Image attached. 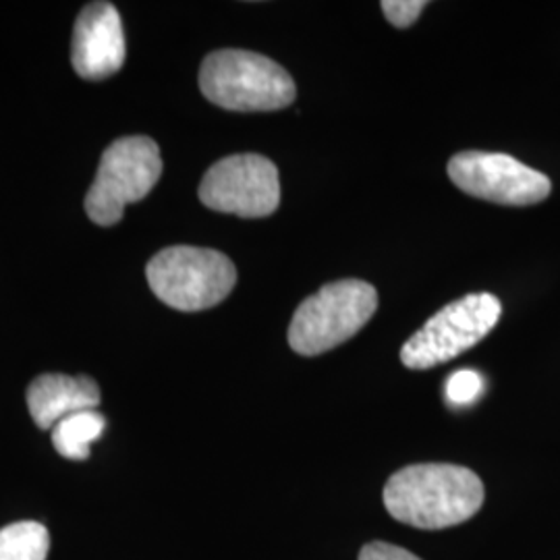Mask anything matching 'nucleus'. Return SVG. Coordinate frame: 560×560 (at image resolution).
<instances>
[{"label":"nucleus","instance_id":"1","mask_svg":"<svg viewBox=\"0 0 560 560\" xmlns=\"http://www.w3.org/2000/svg\"><path fill=\"white\" fill-rule=\"evenodd\" d=\"M480 478L453 463L409 465L386 481L382 501L393 520L418 529H444L471 520L483 504Z\"/></svg>","mask_w":560,"mask_h":560},{"label":"nucleus","instance_id":"2","mask_svg":"<svg viewBox=\"0 0 560 560\" xmlns=\"http://www.w3.org/2000/svg\"><path fill=\"white\" fill-rule=\"evenodd\" d=\"M200 90L212 104L235 113H272L298 98L295 81L279 62L237 48L203 59Z\"/></svg>","mask_w":560,"mask_h":560},{"label":"nucleus","instance_id":"3","mask_svg":"<svg viewBox=\"0 0 560 560\" xmlns=\"http://www.w3.org/2000/svg\"><path fill=\"white\" fill-rule=\"evenodd\" d=\"M378 307L376 289L358 279L324 284L301 303L289 326V345L295 353L314 358L355 337Z\"/></svg>","mask_w":560,"mask_h":560},{"label":"nucleus","instance_id":"4","mask_svg":"<svg viewBox=\"0 0 560 560\" xmlns=\"http://www.w3.org/2000/svg\"><path fill=\"white\" fill-rule=\"evenodd\" d=\"M154 295L173 310L201 312L231 295L237 282L235 264L208 247L175 245L159 252L145 268Z\"/></svg>","mask_w":560,"mask_h":560},{"label":"nucleus","instance_id":"5","mask_svg":"<svg viewBox=\"0 0 560 560\" xmlns=\"http://www.w3.org/2000/svg\"><path fill=\"white\" fill-rule=\"evenodd\" d=\"M162 175L161 148L143 136L113 141L102 154L94 185L85 196V212L101 226L122 219L129 203L143 200Z\"/></svg>","mask_w":560,"mask_h":560},{"label":"nucleus","instance_id":"6","mask_svg":"<svg viewBox=\"0 0 560 560\" xmlns=\"http://www.w3.org/2000/svg\"><path fill=\"white\" fill-rule=\"evenodd\" d=\"M501 300L492 293H471L444 305L400 349V361L409 370H430L459 358L476 347L499 324Z\"/></svg>","mask_w":560,"mask_h":560},{"label":"nucleus","instance_id":"7","mask_svg":"<svg viewBox=\"0 0 560 560\" xmlns=\"http://www.w3.org/2000/svg\"><path fill=\"white\" fill-rule=\"evenodd\" d=\"M200 200L210 210L241 219H264L280 203L279 168L260 154L226 156L208 168Z\"/></svg>","mask_w":560,"mask_h":560},{"label":"nucleus","instance_id":"8","mask_svg":"<svg viewBox=\"0 0 560 560\" xmlns=\"http://www.w3.org/2000/svg\"><path fill=\"white\" fill-rule=\"evenodd\" d=\"M448 177L463 194L501 206H532L546 200L552 183L532 166L497 152H460L448 161Z\"/></svg>","mask_w":560,"mask_h":560},{"label":"nucleus","instance_id":"9","mask_svg":"<svg viewBox=\"0 0 560 560\" xmlns=\"http://www.w3.org/2000/svg\"><path fill=\"white\" fill-rule=\"evenodd\" d=\"M127 44L119 11L110 2H90L75 21L71 60L83 80H106L125 62Z\"/></svg>","mask_w":560,"mask_h":560},{"label":"nucleus","instance_id":"10","mask_svg":"<svg viewBox=\"0 0 560 560\" xmlns=\"http://www.w3.org/2000/svg\"><path fill=\"white\" fill-rule=\"evenodd\" d=\"M101 388L88 376L42 374L27 388L30 416L42 430H52L67 416L96 409Z\"/></svg>","mask_w":560,"mask_h":560},{"label":"nucleus","instance_id":"11","mask_svg":"<svg viewBox=\"0 0 560 560\" xmlns=\"http://www.w3.org/2000/svg\"><path fill=\"white\" fill-rule=\"evenodd\" d=\"M106 428V418L96 409L67 416L52 428V444L60 457L85 460L92 442L98 441Z\"/></svg>","mask_w":560,"mask_h":560},{"label":"nucleus","instance_id":"12","mask_svg":"<svg viewBox=\"0 0 560 560\" xmlns=\"http://www.w3.org/2000/svg\"><path fill=\"white\" fill-rule=\"evenodd\" d=\"M50 534L36 521H18L0 529V560H46Z\"/></svg>","mask_w":560,"mask_h":560},{"label":"nucleus","instance_id":"13","mask_svg":"<svg viewBox=\"0 0 560 560\" xmlns=\"http://www.w3.org/2000/svg\"><path fill=\"white\" fill-rule=\"evenodd\" d=\"M483 378L474 370H459L446 381V399L455 407H465L480 399Z\"/></svg>","mask_w":560,"mask_h":560},{"label":"nucleus","instance_id":"14","mask_svg":"<svg viewBox=\"0 0 560 560\" xmlns=\"http://www.w3.org/2000/svg\"><path fill=\"white\" fill-rule=\"evenodd\" d=\"M425 7H428V2H423V0H386V2H382V13L395 27L405 30L413 21H418Z\"/></svg>","mask_w":560,"mask_h":560},{"label":"nucleus","instance_id":"15","mask_svg":"<svg viewBox=\"0 0 560 560\" xmlns=\"http://www.w3.org/2000/svg\"><path fill=\"white\" fill-rule=\"evenodd\" d=\"M360 560H421L409 550L388 544V541H372L361 548Z\"/></svg>","mask_w":560,"mask_h":560}]
</instances>
